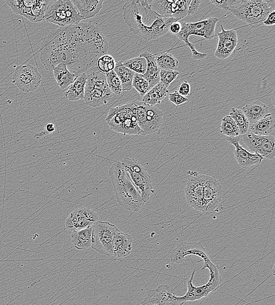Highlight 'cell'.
I'll use <instances>...</instances> for the list:
<instances>
[{"label": "cell", "mask_w": 275, "mask_h": 305, "mask_svg": "<svg viewBox=\"0 0 275 305\" xmlns=\"http://www.w3.org/2000/svg\"><path fill=\"white\" fill-rule=\"evenodd\" d=\"M109 43L103 33L91 23L59 27L44 38L40 60L47 71L64 63L78 76L96 65L99 57L107 54Z\"/></svg>", "instance_id": "1"}, {"label": "cell", "mask_w": 275, "mask_h": 305, "mask_svg": "<svg viewBox=\"0 0 275 305\" xmlns=\"http://www.w3.org/2000/svg\"><path fill=\"white\" fill-rule=\"evenodd\" d=\"M123 18L129 29L146 40L159 39L169 31L170 25L179 20L162 17L150 7L149 0L128 1L123 7Z\"/></svg>", "instance_id": "2"}, {"label": "cell", "mask_w": 275, "mask_h": 305, "mask_svg": "<svg viewBox=\"0 0 275 305\" xmlns=\"http://www.w3.org/2000/svg\"><path fill=\"white\" fill-rule=\"evenodd\" d=\"M109 174L119 204L127 211H139L145 203L120 161H115Z\"/></svg>", "instance_id": "3"}, {"label": "cell", "mask_w": 275, "mask_h": 305, "mask_svg": "<svg viewBox=\"0 0 275 305\" xmlns=\"http://www.w3.org/2000/svg\"><path fill=\"white\" fill-rule=\"evenodd\" d=\"M275 11V0H237L228 11L244 23L261 26L271 12Z\"/></svg>", "instance_id": "4"}, {"label": "cell", "mask_w": 275, "mask_h": 305, "mask_svg": "<svg viewBox=\"0 0 275 305\" xmlns=\"http://www.w3.org/2000/svg\"><path fill=\"white\" fill-rule=\"evenodd\" d=\"M219 19L217 17H211L206 20L196 22V23H187L181 22V30L180 33L175 35L179 40L184 41L191 50L192 57L194 60L201 61L206 58L207 53L198 52L194 44L189 41V37L195 36L203 37L206 40H211L215 34L216 28Z\"/></svg>", "instance_id": "5"}, {"label": "cell", "mask_w": 275, "mask_h": 305, "mask_svg": "<svg viewBox=\"0 0 275 305\" xmlns=\"http://www.w3.org/2000/svg\"><path fill=\"white\" fill-rule=\"evenodd\" d=\"M209 269L210 279L207 284L199 287H194L193 280L196 269L191 272V277L187 281V292L183 297H177V305H182L188 301H196L208 296L211 292L215 291L221 278L219 267L214 265L210 259L204 262L202 269Z\"/></svg>", "instance_id": "6"}, {"label": "cell", "mask_w": 275, "mask_h": 305, "mask_svg": "<svg viewBox=\"0 0 275 305\" xmlns=\"http://www.w3.org/2000/svg\"><path fill=\"white\" fill-rule=\"evenodd\" d=\"M130 103L141 132L140 135H152L158 131L163 123V111L143 101H133Z\"/></svg>", "instance_id": "7"}, {"label": "cell", "mask_w": 275, "mask_h": 305, "mask_svg": "<svg viewBox=\"0 0 275 305\" xmlns=\"http://www.w3.org/2000/svg\"><path fill=\"white\" fill-rule=\"evenodd\" d=\"M110 129L127 135H140V129L130 103L111 107L106 119Z\"/></svg>", "instance_id": "8"}, {"label": "cell", "mask_w": 275, "mask_h": 305, "mask_svg": "<svg viewBox=\"0 0 275 305\" xmlns=\"http://www.w3.org/2000/svg\"><path fill=\"white\" fill-rule=\"evenodd\" d=\"M113 96L107 84L106 75L95 71L88 75L84 99L87 105L94 108L103 106Z\"/></svg>", "instance_id": "9"}, {"label": "cell", "mask_w": 275, "mask_h": 305, "mask_svg": "<svg viewBox=\"0 0 275 305\" xmlns=\"http://www.w3.org/2000/svg\"><path fill=\"white\" fill-rule=\"evenodd\" d=\"M44 20L64 27L81 23L83 20L71 1L57 0L51 3Z\"/></svg>", "instance_id": "10"}, {"label": "cell", "mask_w": 275, "mask_h": 305, "mask_svg": "<svg viewBox=\"0 0 275 305\" xmlns=\"http://www.w3.org/2000/svg\"><path fill=\"white\" fill-rule=\"evenodd\" d=\"M120 163L126 170L136 188L140 193L143 202L146 203L154 193L151 177L148 171L133 158L126 157Z\"/></svg>", "instance_id": "11"}, {"label": "cell", "mask_w": 275, "mask_h": 305, "mask_svg": "<svg viewBox=\"0 0 275 305\" xmlns=\"http://www.w3.org/2000/svg\"><path fill=\"white\" fill-rule=\"evenodd\" d=\"M118 230L110 222L98 221L93 225L92 249L103 255L113 256V241Z\"/></svg>", "instance_id": "12"}, {"label": "cell", "mask_w": 275, "mask_h": 305, "mask_svg": "<svg viewBox=\"0 0 275 305\" xmlns=\"http://www.w3.org/2000/svg\"><path fill=\"white\" fill-rule=\"evenodd\" d=\"M53 1L38 0H12L7 4L16 14L23 16L33 23L44 20L48 8Z\"/></svg>", "instance_id": "13"}, {"label": "cell", "mask_w": 275, "mask_h": 305, "mask_svg": "<svg viewBox=\"0 0 275 305\" xmlns=\"http://www.w3.org/2000/svg\"><path fill=\"white\" fill-rule=\"evenodd\" d=\"M13 83L22 92H34L39 87L43 78L38 69L31 65H21L16 68L12 77Z\"/></svg>", "instance_id": "14"}, {"label": "cell", "mask_w": 275, "mask_h": 305, "mask_svg": "<svg viewBox=\"0 0 275 305\" xmlns=\"http://www.w3.org/2000/svg\"><path fill=\"white\" fill-rule=\"evenodd\" d=\"M241 136L242 141L250 152L261 155L264 159H274L275 156V136L256 135L249 132Z\"/></svg>", "instance_id": "15"}, {"label": "cell", "mask_w": 275, "mask_h": 305, "mask_svg": "<svg viewBox=\"0 0 275 305\" xmlns=\"http://www.w3.org/2000/svg\"><path fill=\"white\" fill-rule=\"evenodd\" d=\"M190 0H152L150 7L162 17L180 20L187 16Z\"/></svg>", "instance_id": "16"}, {"label": "cell", "mask_w": 275, "mask_h": 305, "mask_svg": "<svg viewBox=\"0 0 275 305\" xmlns=\"http://www.w3.org/2000/svg\"><path fill=\"white\" fill-rule=\"evenodd\" d=\"M204 174H197L192 176L185 187V199L191 208L198 211L206 212L204 203Z\"/></svg>", "instance_id": "17"}, {"label": "cell", "mask_w": 275, "mask_h": 305, "mask_svg": "<svg viewBox=\"0 0 275 305\" xmlns=\"http://www.w3.org/2000/svg\"><path fill=\"white\" fill-rule=\"evenodd\" d=\"M99 221L97 212L89 208L75 209L65 219V227L69 231H78L92 226Z\"/></svg>", "instance_id": "18"}, {"label": "cell", "mask_w": 275, "mask_h": 305, "mask_svg": "<svg viewBox=\"0 0 275 305\" xmlns=\"http://www.w3.org/2000/svg\"><path fill=\"white\" fill-rule=\"evenodd\" d=\"M222 186L218 180L206 175L204 186V203L206 212H213L221 201Z\"/></svg>", "instance_id": "19"}, {"label": "cell", "mask_w": 275, "mask_h": 305, "mask_svg": "<svg viewBox=\"0 0 275 305\" xmlns=\"http://www.w3.org/2000/svg\"><path fill=\"white\" fill-rule=\"evenodd\" d=\"M196 255L206 262L210 260L209 254L201 243H181L172 251L171 261L175 263H181L185 260V257L188 255Z\"/></svg>", "instance_id": "20"}, {"label": "cell", "mask_w": 275, "mask_h": 305, "mask_svg": "<svg viewBox=\"0 0 275 305\" xmlns=\"http://www.w3.org/2000/svg\"><path fill=\"white\" fill-rule=\"evenodd\" d=\"M241 135L234 138L226 137V141L235 148L234 151V156L238 166L245 169L254 165H257L261 163L264 158L257 153H253L242 147L240 144L241 141Z\"/></svg>", "instance_id": "21"}, {"label": "cell", "mask_w": 275, "mask_h": 305, "mask_svg": "<svg viewBox=\"0 0 275 305\" xmlns=\"http://www.w3.org/2000/svg\"><path fill=\"white\" fill-rule=\"evenodd\" d=\"M221 32L217 34L219 38L218 45L214 55L220 59L228 58L234 51L238 44V35L235 30H225L220 25Z\"/></svg>", "instance_id": "22"}, {"label": "cell", "mask_w": 275, "mask_h": 305, "mask_svg": "<svg viewBox=\"0 0 275 305\" xmlns=\"http://www.w3.org/2000/svg\"><path fill=\"white\" fill-rule=\"evenodd\" d=\"M142 305H177V296L167 285L149 291Z\"/></svg>", "instance_id": "23"}, {"label": "cell", "mask_w": 275, "mask_h": 305, "mask_svg": "<svg viewBox=\"0 0 275 305\" xmlns=\"http://www.w3.org/2000/svg\"><path fill=\"white\" fill-rule=\"evenodd\" d=\"M113 256L117 259L124 258L129 256L133 249V240L129 234L118 230L114 237L112 244Z\"/></svg>", "instance_id": "24"}, {"label": "cell", "mask_w": 275, "mask_h": 305, "mask_svg": "<svg viewBox=\"0 0 275 305\" xmlns=\"http://www.w3.org/2000/svg\"><path fill=\"white\" fill-rule=\"evenodd\" d=\"M83 20L94 17L101 10L104 0H72Z\"/></svg>", "instance_id": "25"}, {"label": "cell", "mask_w": 275, "mask_h": 305, "mask_svg": "<svg viewBox=\"0 0 275 305\" xmlns=\"http://www.w3.org/2000/svg\"><path fill=\"white\" fill-rule=\"evenodd\" d=\"M248 132L259 136H275V116L271 112L258 121L249 125Z\"/></svg>", "instance_id": "26"}, {"label": "cell", "mask_w": 275, "mask_h": 305, "mask_svg": "<svg viewBox=\"0 0 275 305\" xmlns=\"http://www.w3.org/2000/svg\"><path fill=\"white\" fill-rule=\"evenodd\" d=\"M241 110L247 117L249 125L258 121L271 113L270 107L260 101L247 104Z\"/></svg>", "instance_id": "27"}, {"label": "cell", "mask_w": 275, "mask_h": 305, "mask_svg": "<svg viewBox=\"0 0 275 305\" xmlns=\"http://www.w3.org/2000/svg\"><path fill=\"white\" fill-rule=\"evenodd\" d=\"M140 56L144 57L147 61V69L143 77L149 82L151 89L160 82V69L155 61V55L149 52H144Z\"/></svg>", "instance_id": "28"}, {"label": "cell", "mask_w": 275, "mask_h": 305, "mask_svg": "<svg viewBox=\"0 0 275 305\" xmlns=\"http://www.w3.org/2000/svg\"><path fill=\"white\" fill-rule=\"evenodd\" d=\"M93 225L82 230L72 231L71 241L75 249L88 250L92 247Z\"/></svg>", "instance_id": "29"}, {"label": "cell", "mask_w": 275, "mask_h": 305, "mask_svg": "<svg viewBox=\"0 0 275 305\" xmlns=\"http://www.w3.org/2000/svg\"><path fill=\"white\" fill-rule=\"evenodd\" d=\"M87 79L88 75L86 73L78 76L76 80L69 86L68 90L66 92V99L72 101L84 100Z\"/></svg>", "instance_id": "30"}, {"label": "cell", "mask_w": 275, "mask_h": 305, "mask_svg": "<svg viewBox=\"0 0 275 305\" xmlns=\"http://www.w3.org/2000/svg\"><path fill=\"white\" fill-rule=\"evenodd\" d=\"M54 78H55L57 86L61 90L68 88L76 78L77 75L69 71L67 66L64 63H60L53 69Z\"/></svg>", "instance_id": "31"}, {"label": "cell", "mask_w": 275, "mask_h": 305, "mask_svg": "<svg viewBox=\"0 0 275 305\" xmlns=\"http://www.w3.org/2000/svg\"><path fill=\"white\" fill-rule=\"evenodd\" d=\"M167 88L161 82L156 85L143 97V102L149 105L155 106L164 100L168 94Z\"/></svg>", "instance_id": "32"}, {"label": "cell", "mask_w": 275, "mask_h": 305, "mask_svg": "<svg viewBox=\"0 0 275 305\" xmlns=\"http://www.w3.org/2000/svg\"><path fill=\"white\" fill-rule=\"evenodd\" d=\"M113 71L120 81L123 91H129L132 90L133 79L136 73L125 67L121 61L116 62Z\"/></svg>", "instance_id": "33"}, {"label": "cell", "mask_w": 275, "mask_h": 305, "mask_svg": "<svg viewBox=\"0 0 275 305\" xmlns=\"http://www.w3.org/2000/svg\"><path fill=\"white\" fill-rule=\"evenodd\" d=\"M157 65L161 70L177 71L179 62L175 56L168 52H161L155 54Z\"/></svg>", "instance_id": "34"}, {"label": "cell", "mask_w": 275, "mask_h": 305, "mask_svg": "<svg viewBox=\"0 0 275 305\" xmlns=\"http://www.w3.org/2000/svg\"><path fill=\"white\" fill-rule=\"evenodd\" d=\"M229 115L231 116L237 125L240 135H244L248 132L249 123L247 117L241 109L232 108Z\"/></svg>", "instance_id": "35"}, {"label": "cell", "mask_w": 275, "mask_h": 305, "mask_svg": "<svg viewBox=\"0 0 275 305\" xmlns=\"http://www.w3.org/2000/svg\"><path fill=\"white\" fill-rule=\"evenodd\" d=\"M220 132L228 138H234L240 135L237 125L229 115L225 116L222 119Z\"/></svg>", "instance_id": "36"}, {"label": "cell", "mask_w": 275, "mask_h": 305, "mask_svg": "<svg viewBox=\"0 0 275 305\" xmlns=\"http://www.w3.org/2000/svg\"><path fill=\"white\" fill-rule=\"evenodd\" d=\"M123 65L132 71L136 74L144 75L145 74L147 69L146 59L144 57L139 56L126 60L122 62Z\"/></svg>", "instance_id": "37"}, {"label": "cell", "mask_w": 275, "mask_h": 305, "mask_svg": "<svg viewBox=\"0 0 275 305\" xmlns=\"http://www.w3.org/2000/svg\"><path fill=\"white\" fill-rule=\"evenodd\" d=\"M116 62L113 57L108 54L102 55L98 59L96 65L99 69V72L107 74L108 73L113 71L116 66Z\"/></svg>", "instance_id": "38"}, {"label": "cell", "mask_w": 275, "mask_h": 305, "mask_svg": "<svg viewBox=\"0 0 275 305\" xmlns=\"http://www.w3.org/2000/svg\"><path fill=\"white\" fill-rule=\"evenodd\" d=\"M132 87L139 92L140 96L143 97L151 90L148 81L143 77V75L135 74L132 82Z\"/></svg>", "instance_id": "39"}, {"label": "cell", "mask_w": 275, "mask_h": 305, "mask_svg": "<svg viewBox=\"0 0 275 305\" xmlns=\"http://www.w3.org/2000/svg\"><path fill=\"white\" fill-rule=\"evenodd\" d=\"M106 75L107 84L111 93L119 95L123 92L122 87L119 78L114 71L108 73Z\"/></svg>", "instance_id": "40"}, {"label": "cell", "mask_w": 275, "mask_h": 305, "mask_svg": "<svg viewBox=\"0 0 275 305\" xmlns=\"http://www.w3.org/2000/svg\"><path fill=\"white\" fill-rule=\"evenodd\" d=\"M180 72L170 70H161L160 73V82L167 88L177 78Z\"/></svg>", "instance_id": "41"}, {"label": "cell", "mask_w": 275, "mask_h": 305, "mask_svg": "<svg viewBox=\"0 0 275 305\" xmlns=\"http://www.w3.org/2000/svg\"><path fill=\"white\" fill-rule=\"evenodd\" d=\"M168 100L171 103L178 106L181 104L187 102L188 99L186 97L182 96L178 93L177 91H175L173 93L169 94L168 95Z\"/></svg>", "instance_id": "42"}, {"label": "cell", "mask_w": 275, "mask_h": 305, "mask_svg": "<svg viewBox=\"0 0 275 305\" xmlns=\"http://www.w3.org/2000/svg\"><path fill=\"white\" fill-rule=\"evenodd\" d=\"M236 1H237V0H222V1L211 0L210 1L217 7L225 11H228L229 9L234 5Z\"/></svg>", "instance_id": "43"}, {"label": "cell", "mask_w": 275, "mask_h": 305, "mask_svg": "<svg viewBox=\"0 0 275 305\" xmlns=\"http://www.w3.org/2000/svg\"><path fill=\"white\" fill-rule=\"evenodd\" d=\"M191 87L190 85L188 82L184 81L180 85L177 91L178 93L182 96L186 97L189 96L190 94Z\"/></svg>", "instance_id": "44"}, {"label": "cell", "mask_w": 275, "mask_h": 305, "mask_svg": "<svg viewBox=\"0 0 275 305\" xmlns=\"http://www.w3.org/2000/svg\"><path fill=\"white\" fill-rule=\"evenodd\" d=\"M201 1L198 0H192L188 5L187 15H190L195 13L201 4Z\"/></svg>", "instance_id": "45"}, {"label": "cell", "mask_w": 275, "mask_h": 305, "mask_svg": "<svg viewBox=\"0 0 275 305\" xmlns=\"http://www.w3.org/2000/svg\"><path fill=\"white\" fill-rule=\"evenodd\" d=\"M275 24V11L271 12L270 14L268 15L265 20L262 22L261 25H266V26H272Z\"/></svg>", "instance_id": "46"}, {"label": "cell", "mask_w": 275, "mask_h": 305, "mask_svg": "<svg viewBox=\"0 0 275 305\" xmlns=\"http://www.w3.org/2000/svg\"><path fill=\"white\" fill-rule=\"evenodd\" d=\"M181 30V24L179 21L172 23L169 28V31L173 35H177L180 33Z\"/></svg>", "instance_id": "47"}, {"label": "cell", "mask_w": 275, "mask_h": 305, "mask_svg": "<svg viewBox=\"0 0 275 305\" xmlns=\"http://www.w3.org/2000/svg\"><path fill=\"white\" fill-rule=\"evenodd\" d=\"M55 129V126H54L53 123L47 124L46 126V130L48 133L53 132Z\"/></svg>", "instance_id": "48"}, {"label": "cell", "mask_w": 275, "mask_h": 305, "mask_svg": "<svg viewBox=\"0 0 275 305\" xmlns=\"http://www.w3.org/2000/svg\"></svg>", "instance_id": "49"}]
</instances>
